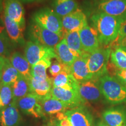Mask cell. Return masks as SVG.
I'll list each match as a JSON object with an SVG mask.
<instances>
[{
	"label": "cell",
	"mask_w": 126,
	"mask_h": 126,
	"mask_svg": "<svg viewBox=\"0 0 126 126\" xmlns=\"http://www.w3.org/2000/svg\"><path fill=\"white\" fill-rule=\"evenodd\" d=\"M126 18L114 16L102 13L94 12L91 17L92 28L96 31L100 45L108 47L117 39L121 25Z\"/></svg>",
	"instance_id": "obj_1"
},
{
	"label": "cell",
	"mask_w": 126,
	"mask_h": 126,
	"mask_svg": "<svg viewBox=\"0 0 126 126\" xmlns=\"http://www.w3.org/2000/svg\"><path fill=\"white\" fill-rule=\"evenodd\" d=\"M99 85L102 94L110 103L126 102V87L116 77L104 75L99 79Z\"/></svg>",
	"instance_id": "obj_2"
},
{
	"label": "cell",
	"mask_w": 126,
	"mask_h": 126,
	"mask_svg": "<svg viewBox=\"0 0 126 126\" xmlns=\"http://www.w3.org/2000/svg\"><path fill=\"white\" fill-rule=\"evenodd\" d=\"M111 51L110 47H102L88 55V65L92 75V79H99L107 75Z\"/></svg>",
	"instance_id": "obj_3"
},
{
	"label": "cell",
	"mask_w": 126,
	"mask_h": 126,
	"mask_svg": "<svg viewBox=\"0 0 126 126\" xmlns=\"http://www.w3.org/2000/svg\"><path fill=\"white\" fill-rule=\"evenodd\" d=\"M32 21L64 37L62 18L52 9L45 7L36 11L33 14Z\"/></svg>",
	"instance_id": "obj_4"
},
{
	"label": "cell",
	"mask_w": 126,
	"mask_h": 126,
	"mask_svg": "<svg viewBox=\"0 0 126 126\" xmlns=\"http://www.w3.org/2000/svg\"><path fill=\"white\" fill-rule=\"evenodd\" d=\"M28 35L32 42L51 48H55L64 38L60 34L48 31L33 21L29 25Z\"/></svg>",
	"instance_id": "obj_5"
},
{
	"label": "cell",
	"mask_w": 126,
	"mask_h": 126,
	"mask_svg": "<svg viewBox=\"0 0 126 126\" xmlns=\"http://www.w3.org/2000/svg\"><path fill=\"white\" fill-rule=\"evenodd\" d=\"M87 4L94 12L118 17L126 15V0H91Z\"/></svg>",
	"instance_id": "obj_6"
},
{
	"label": "cell",
	"mask_w": 126,
	"mask_h": 126,
	"mask_svg": "<svg viewBox=\"0 0 126 126\" xmlns=\"http://www.w3.org/2000/svg\"><path fill=\"white\" fill-rule=\"evenodd\" d=\"M25 56L31 66L43 59H58L54 48L44 46L32 41L26 43Z\"/></svg>",
	"instance_id": "obj_7"
},
{
	"label": "cell",
	"mask_w": 126,
	"mask_h": 126,
	"mask_svg": "<svg viewBox=\"0 0 126 126\" xmlns=\"http://www.w3.org/2000/svg\"><path fill=\"white\" fill-rule=\"evenodd\" d=\"M42 100L33 94H28L16 102L18 109L23 113L40 119L45 116L42 106Z\"/></svg>",
	"instance_id": "obj_8"
},
{
	"label": "cell",
	"mask_w": 126,
	"mask_h": 126,
	"mask_svg": "<svg viewBox=\"0 0 126 126\" xmlns=\"http://www.w3.org/2000/svg\"><path fill=\"white\" fill-rule=\"evenodd\" d=\"M51 96L67 104L70 109L83 106L86 102L81 97L78 90L75 89L53 87Z\"/></svg>",
	"instance_id": "obj_9"
},
{
	"label": "cell",
	"mask_w": 126,
	"mask_h": 126,
	"mask_svg": "<svg viewBox=\"0 0 126 126\" xmlns=\"http://www.w3.org/2000/svg\"><path fill=\"white\" fill-rule=\"evenodd\" d=\"M78 92L81 97L85 102H96L102 98L99 79H92L78 83Z\"/></svg>",
	"instance_id": "obj_10"
},
{
	"label": "cell",
	"mask_w": 126,
	"mask_h": 126,
	"mask_svg": "<svg viewBox=\"0 0 126 126\" xmlns=\"http://www.w3.org/2000/svg\"><path fill=\"white\" fill-rule=\"evenodd\" d=\"M63 35L66 33L79 31L88 25L86 16L80 9L62 18Z\"/></svg>",
	"instance_id": "obj_11"
},
{
	"label": "cell",
	"mask_w": 126,
	"mask_h": 126,
	"mask_svg": "<svg viewBox=\"0 0 126 126\" xmlns=\"http://www.w3.org/2000/svg\"><path fill=\"white\" fill-rule=\"evenodd\" d=\"M65 114L72 126H94L92 115L84 106L68 110Z\"/></svg>",
	"instance_id": "obj_12"
},
{
	"label": "cell",
	"mask_w": 126,
	"mask_h": 126,
	"mask_svg": "<svg viewBox=\"0 0 126 126\" xmlns=\"http://www.w3.org/2000/svg\"><path fill=\"white\" fill-rule=\"evenodd\" d=\"M89 54L77 57L70 66V72L78 83L92 79V75L88 65V56Z\"/></svg>",
	"instance_id": "obj_13"
},
{
	"label": "cell",
	"mask_w": 126,
	"mask_h": 126,
	"mask_svg": "<svg viewBox=\"0 0 126 126\" xmlns=\"http://www.w3.org/2000/svg\"><path fill=\"white\" fill-rule=\"evenodd\" d=\"M83 50L90 54L100 47V43L96 31L87 25L79 31Z\"/></svg>",
	"instance_id": "obj_14"
},
{
	"label": "cell",
	"mask_w": 126,
	"mask_h": 126,
	"mask_svg": "<svg viewBox=\"0 0 126 126\" xmlns=\"http://www.w3.org/2000/svg\"><path fill=\"white\" fill-rule=\"evenodd\" d=\"M21 121L16 102L12 101L0 109V126H18Z\"/></svg>",
	"instance_id": "obj_15"
},
{
	"label": "cell",
	"mask_w": 126,
	"mask_h": 126,
	"mask_svg": "<svg viewBox=\"0 0 126 126\" xmlns=\"http://www.w3.org/2000/svg\"><path fill=\"white\" fill-rule=\"evenodd\" d=\"M52 81L53 79L51 78L43 79L32 77L29 79L31 93L35 94L41 100L51 96Z\"/></svg>",
	"instance_id": "obj_16"
},
{
	"label": "cell",
	"mask_w": 126,
	"mask_h": 126,
	"mask_svg": "<svg viewBox=\"0 0 126 126\" xmlns=\"http://www.w3.org/2000/svg\"><path fill=\"white\" fill-rule=\"evenodd\" d=\"M4 14L25 29V9L19 0H4Z\"/></svg>",
	"instance_id": "obj_17"
},
{
	"label": "cell",
	"mask_w": 126,
	"mask_h": 126,
	"mask_svg": "<svg viewBox=\"0 0 126 126\" xmlns=\"http://www.w3.org/2000/svg\"><path fill=\"white\" fill-rule=\"evenodd\" d=\"M4 23L7 33L11 42L16 44L24 45L25 40L23 33L25 29L20 27L18 23L5 14Z\"/></svg>",
	"instance_id": "obj_18"
},
{
	"label": "cell",
	"mask_w": 126,
	"mask_h": 126,
	"mask_svg": "<svg viewBox=\"0 0 126 126\" xmlns=\"http://www.w3.org/2000/svg\"><path fill=\"white\" fill-rule=\"evenodd\" d=\"M53 87L78 90V83L70 72V67L67 66L59 75L53 78Z\"/></svg>",
	"instance_id": "obj_19"
},
{
	"label": "cell",
	"mask_w": 126,
	"mask_h": 126,
	"mask_svg": "<svg viewBox=\"0 0 126 126\" xmlns=\"http://www.w3.org/2000/svg\"><path fill=\"white\" fill-rule=\"evenodd\" d=\"M9 60L12 66L18 71L21 76L28 80L31 78L32 66L25 56L19 52L16 51L12 53Z\"/></svg>",
	"instance_id": "obj_20"
},
{
	"label": "cell",
	"mask_w": 126,
	"mask_h": 126,
	"mask_svg": "<svg viewBox=\"0 0 126 126\" xmlns=\"http://www.w3.org/2000/svg\"><path fill=\"white\" fill-rule=\"evenodd\" d=\"M102 117L109 126H126V114L122 109H109L104 111Z\"/></svg>",
	"instance_id": "obj_21"
},
{
	"label": "cell",
	"mask_w": 126,
	"mask_h": 126,
	"mask_svg": "<svg viewBox=\"0 0 126 126\" xmlns=\"http://www.w3.org/2000/svg\"><path fill=\"white\" fill-rule=\"evenodd\" d=\"M41 102L44 113L48 115H56L59 113L65 112L67 110L70 109L67 104L51 96L42 100Z\"/></svg>",
	"instance_id": "obj_22"
},
{
	"label": "cell",
	"mask_w": 126,
	"mask_h": 126,
	"mask_svg": "<svg viewBox=\"0 0 126 126\" xmlns=\"http://www.w3.org/2000/svg\"><path fill=\"white\" fill-rule=\"evenodd\" d=\"M53 10L61 18H64L78 9L75 0H53Z\"/></svg>",
	"instance_id": "obj_23"
},
{
	"label": "cell",
	"mask_w": 126,
	"mask_h": 126,
	"mask_svg": "<svg viewBox=\"0 0 126 126\" xmlns=\"http://www.w3.org/2000/svg\"><path fill=\"white\" fill-rule=\"evenodd\" d=\"M64 38L65 39L70 51L76 57L88 54L83 50L79 31L66 33L64 34Z\"/></svg>",
	"instance_id": "obj_24"
},
{
	"label": "cell",
	"mask_w": 126,
	"mask_h": 126,
	"mask_svg": "<svg viewBox=\"0 0 126 126\" xmlns=\"http://www.w3.org/2000/svg\"><path fill=\"white\" fill-rule=\"evenodd\" d=\"M58 60L63 64L70 67L77 57L70 51L65 39L63 38L54 48Z\"/></svg>",
	"instance_id": "obj_25"
},
{
	"label": "cell",
	"mask_w": 126,
	"mask_h": 126,
	"mask_svg": "<svg viewBox=\"0 0 126 126\" xmlns=\"http://www.w3.org/2000/svg\"><path fill=\"white\" fill-rule=\"evenodd\" d=\"M20 76L18 71L12 66L9 60L6 58L1 71V83L12 85Z\"/></svg>",
	"instance_id": "obj_26"
},
{
	"label": "cell",
	"mask_w": 126,
	"mask_h": 126,
	"mask_svg": "<svg viewBox=\"0 0 126 126\" xmlns=\"http://www.w3.org/2000/svg\"><path fill=\"white\" fill-rule=\"evenodd\" d=\"M11 87L13 92V100L16 102L31 93L29 80L22 76H20L19 78L12 85Z\"/></svg>",
	"instance_id": "obj_27"
},
{
	"label": "cell",
	"mask_w": 126,
	"mask_h": 126,
	"mask_svg": "<svg viewBox=\"0 0 126 126\" xmlns=\"http://www.w3.org/2000/svg\"><path fill=\"white\" fill-rule=\"evenodd\" d=\"M111 64L117 70H126V53L121 47H116L110 54Z\"/></svg>",
	"instance_id": "obj_28"
},
{
	"label": "cell",
	"mask_w": 126,
	"mask_h": 126,
	"mask_svg": "<svg viewBox=\"0 0 126 126\" xmlns=\"http://www.w3.org/2000/svg\"><path fill=\"white\" fill-rule=\"evenodd\" d=\"M51 64V60L43 59L39 61L36 64L32 66V77L43 79L49 78L47 76L46 71L47 69L50 67Z\"/></svg>",
	"instance_id": "obj_29"
},
{
	"label": "cell",
	"mask_w": 126,
	"mask_h": 126,
	"mask_svg": "<svg viewBox=\"0 0 126 126\" xmlns=\"http://www.w3.org/2000/svg\"><path fill=\"white\" fill-rule=\"evenodd\" d=\"M13 92L11 85L0 84V106L5 107L13 101Z\"/></svg>",
	"instance_id": "obj_30"
},
{
	"label": "cell",
	"mask_w": 126,
	"mask_h": 126,
	"mask_svg": "<svg viewBox=\"0 0 126 126\" xmlns=\"http://www.w3.org/2000/svg\"><path fill=\"white\" fill-rule=\"evenodd\" d=\"M12 46L4 28L0 26V56L4 57L10 54Z\"/></svg>",
	"instance_id": "obj_31"
},
{
	"label": "cell",
	"mask_w": 126,
	"mask_h": 126,
	"mask_svg": "<svg viewBox=\"0 0 126 126\" xmlns=\"http://www.w3.org/2000/svg\"><path fill=\"white\" fill-rule=\"evenodd\" d=\"M66 67L67 66L63 64L62 63H61L59 60L57 59L56 61L51 63V65L49 67L48 71H49L51 76L54 78L57 75H59Z\"/></svg>",
	"instance_id": "obj_32"
},
{
	"label": "cell",
	"mask_w": 126,
	"mask_h": 126,
	"mask_svg": "<svg viewBox=\"0 0 126 126\" xmlns=\"http://www.w3.org/2000/svg\"><path fill=\"white\" fill-rule=\"evenodd\" d=\"M114 74L117 78L126 87V70H117Z\"/></svg>",
	"instance_id": "obj_33"
},
{
	"label": "cell",
	"mask_w": 126,
	"mask_h": 126,
	"mask_svg": "<svg viewBox=\"0 0 126 126\" xmlns=\"http://www.w3.org/2000/svg\"><path fill=\"white\" fill-rule=\"evenodd\" d=\"M125 36H126V18L124 20V21L122 22V25H121L120 28L119 32V34H118V36L117 39H116V40L114 41V42L120 40L121 39L125 37Z\"/></svg>",
	"instance_id": "obj_34"
},
{
	"label": "cell",
	"mask_w": 126,
	"mask_h": 126,
	"mask_svg": "<svg viewBox=\"0 0 126 126\" xmlns=\"http://www.w3.org/2000/svg\"><path fill=\"white\" fill-rule=\"evenodd\" d=\"M111 45H113L114 48L116 47H121V48H126V36L123 37L120 40L115 42Z\"/></svg>",
	"instance_id": "obj_35"
},
{
	"label": "cell",
	"mask_w": 126,
	"mask_h": 126,
	"mask_svg": "<svg viewBox=\"0 0 126 126\" xmlns=\"http://www.w3.org/2000/svg\"><path fill=\"white\" fill-rule=\"evenodd\" d=\"M57 122L59 125L61 126H72L70 120L68 119V118H66V119H63L60 121L57 120Z\"/></svg>",
	"instance_id": "obj_36"
},
{
	"label": "cell",
	"mask_w": 126,
	"mask_h": 126,
	"mask_svg": "<svg viewBox=\"0 0 126 126\" xmlns=\"http://www.w3.org/2000/svg\"><path fill=\"white\" fill-rule=\"evenodd\" d=\"M6 58L7 57H4L0 56V72H1L2 70L3 66L4 65Z\"/></svg>",
	"instance_id": "obj_37"
},
{
	"label": "cell",
	"mask_w": 126,
	"mask_h": 126,
	"mask_svg": "<svg viewBox=\"0 0 126 126\" xmlns=\"http://www.w3.org/2000/svg\"><path fill=\"white\" fill-rule=\"evenodd\" d=\"M20 2H23V3H31V2H36V1H40V0H19Z\"/></svg>",
	"instance_id": "obj_38"
},
{
	"label": "cell",
	"mask_w": 126,
	"mask_h": 126,
	"mask_svg": "<svg viewBox=\"0 0 126 126\" xmlns=\"http://www.w3.org/2000/svg\"><path fill=\"white\" fill-rule=\"evenodd\" d=\"M4 0H0V14L2 11L3 7H4Z\"/></svg>",
	"instance_id": "obj_39"
},
{
	"label": "cell",
	"mask_w": 126,
	"mask_h": 126,
	"mask_svg": "<svg viewBox=\"0 0 126 126\" xmlns=\"http://www.w3.org/2000/svg\"><path fill=\"white\" fill-rule=\"evenodd\" d=\"M96 126H109L108 124H106L104 122H100L98 123Z\"/></svg>",
	"instance_id": "obj_40"
},
{
	"label": "cell",
	"mask_w": 126,
	"mask_h": 126,
	"mask_svg": "<svg viewBox=\"0 0 126 126\" xmlns=\"http://www.w3.org/2000/svg\"><path fill=\"white\" fill-rule=\"evenodd\" d=\"M53 124H54V126H61L59 125V123H58L57 122V120H56V121L54 120V122H53Z\"/></svg>",
	"instance_id": "obj_41"
},
{
	"label": "cell",
	"mask_w": 126,
	"mask_h": 126,
	"mask_svg": "<svg viewBox=\"0 0 126 126\" xmlns=\"http://www.w3.org/2000/svg\"><path fill=\"white\" fill-rule=\"evenodd\" d=\"M1 83V71L0 72V84Z\"/></svg>",
	"instance_id": "obj_42"
},
{
	"label": "cell",
	"mask_w": 126,
	"mask_h": 126,
	"mask_svg": "<svg viewBox=\"0 0 126 126\" xmlns=\"http://www.w3.org/2000/svg\"><path fill=\"white\" fill-rule=\"evenodd\" d=\"M48 126H54V124H53V123H51V124H50Z\"/></svg>",
	"instance_id": "obj_43"
},
{
	"label": "cell",
	"mask_w": 126,
	"mask_h": 126,
	"mask_svg": "<svg viewBox=\"0 0 126 126\" xmlns=\"http://www.w3.org/2000/svg\"><path fill=\"white\" fill-rule=\"evenodd\" d=\"M123 48V50L126 53V48Z\"/></svg>",
	"instance_id": "obj_44"
},
{
	"label": "cell",
	"mask_w": 126,
	"mask_h": 126,
	"mask_svg": "<svg viewBox=\"0 0 126 126\" xmlns=\"http://www.w3.org/2000/svg\"><path fill=\"white\" fill-rule=\"evenodd\" d=\"M0 109H1V106H0Z\"/></svg>",
	"instance_id": "obj_45"
}]
</instances>
